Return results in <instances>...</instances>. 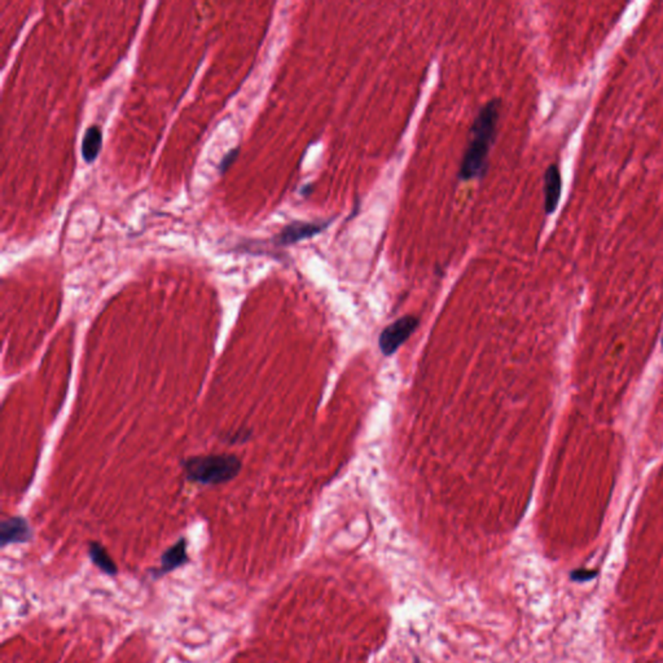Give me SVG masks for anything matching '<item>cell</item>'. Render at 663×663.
Listing matches in <instances>:
<instances>
[{
	"label": "cell",
	"instance_id": "cell-1",
	"mask_svg": "<svg viewBox=\"0 0 663 663\" xmlns=\"http://www.w3.org/2000/svg\"><path fill=\"white\" fill-rule=\"evenodd\" d=\"M502 100L491 99L480 109L470 127V139L460 163L459 179H481L489 170L490 151L498 133Z\"/></svg>",
	"mask_w": 663,
	"mask_h": 663
},
{
	"label": "cell",
	"instance_id": "cell-2",
	"mask_svg": "<svg viewBox=\"0 0 663 663\" xmlns=\"http://www.w3.org/2000/svg\"><path fill=\"white\" fill-rule=\"evenodd\" d=\"M187 480L199 484H227L243 469L240 457L232 454L192 456L181 461Z\"/></svg>",
	"mask_w": 663,
	"mask_h": 663
},
{
	"label": "cell",
	"instance_id": "cell-3",
	"mask_svg": "<svg viewBox=\"0 0 663 663\" xmlns=\"http://www.w3.org/2000/svg\"><path fill=\"white\" fill-rule=\"evenodd\" d=\"M418 324L416 316H404L386 327L379 336V349L385 355H391L407 341Z\"/></svg>",
	"mask_w": 663,
	"mask_h": 663
},
{
	"label": "cell",
	"instance_id": "cell-4",
	"mask_svg": "<svg viewBox=\"0 0 663 663\" xmlns=\"http://www.w3.org/2000/svg\"><path fill=\"white\" fill-rule=\"evenodd\" d=\"M332 220H322V222H304V220H294L286 224L275 236V243L280 247L293 245L306 238H311L324 229H327L331 224Z\"/></svg>",
	"mask_w": 663,
	"mask_h": 663
},
{
	"label": "cell",
	"instance_id": "cell-5",
	"mask_svg": "<svg viewBox=\"0 0 663 663\" xmlns=\"http://www.w3.org/2000/svg\"><path fill=\"white\" fill-rule=\"evenodd\" d=\"M33 539V529L22 516H12L0 523V544L6 548L10 544H24Z\"/></svg>",
	"mask_w": 663,
	"mask_h": 663
},
{
	"label": "cell",
	"instance_id": "cell-6",
	"mask_svg": "<svg viewBox=\"0 0 663 663\" xmlns=\"http://www.w3.org/2000/svg\"><path fill=\"white\" fill-rule=\"evenodd\" d=\"M187 540L186 538H180L177 543H174L171 547L162 553L161 561H160V568H152L153 578L158 579L170 574L171 571L179 568L180 566L186 565L190 561V556L187 552Z\"/></svg>",
	"mask_w": 663,
	"mask_h": 663
},
{
	"label": "cell",
	"instance_id": "cell-7",
	"mask_svg": "<svg viewBox=\"0 0 663 663\" xmlns=\"http://www.w3.org/2000/svg\"><path fill=\"white\" fill-rule=\"evenodd\" d=\"M562 190V178L557 165H550L544 174V210L553 214L559 206Z\"/></svg>",
	"mask_w": 663,
	"mask_h": 663
},
{
	"label": "cell",
	"instance_id": "cell-8",
	"mask_svg": "<svg viewBox=\"0 0 663 663\" xmlns=\"http://www.w3.org/2000/svg\"><path fill=\"white\" fill-rule=\"evenodd\" d=\"M103 148V133L99 126H91L85 130L82 140V157L87 163H92Z\"/></svg>",
	"mask_w": 663,
	"mask_h": 663
},
{
	"label": "cell",
	"instance_id": "cell-9",
	"mask_svg": "<svg viewBox=\"0 0 663 663\" xmlns=\"http://www.w3.org/2000/svg\"><path fill=\"white\" fill-rule=\"evenodd\" d=\"M88 556L96 568H100L106 575H117L118 566L114 562L104 546L97 541H91L88 546Z\"/></svg>",
	"mask_w": 663,
	"mask_h": 663
},
{
	"label": "cell",
	"instance_id": "cell-10",
	"mask_svg": "<svg viewBox=\"0 0 663 663\" xmlns=\"http://www.w3.org/2000/svg\"><path fill=\"white\" fill-rule=\"evenodd\" d=\"M596 577V570H588V568H577L570 574V578L574 582H587Z\"/></svg>",
	"mask_w": 663,
	"mask_h": 663
},
{
	"label": "cell",
	"instance_id": "cell-11",
	"mask_svg": "<svg viewBox=\"0 0 663 663\" xmlns=\"http://www.w3.org/2000/svg\"><path fill=\"white\" fill-rule=\"evenodd\" d=\"M238 152H240L238 148H234V149H231L229 152L226 153V154L223 156V158L219 162L218 166V170L220 174H224V172L228 170V167H229L234 162L236 161Z\"/></svg>",
	"mask_w": 663,
	"mask_h": 663
},
{
	"label": "cell",
	"instance_id": "cell-12",
	"mask_svg": "<svg viewBox=\"0 0 663 663\" xmlns=\"http://www.w3.org/2000/svg\"><path fill=\"white\" fill-rule=\"evenodd\" d=\"M250 430H237L236 433L234 434L232 438H228L224 442H228V443H240V442H245L249 438H250Z\"/></svg>",
	"mask_w": 663,
	"mask_h": 663
},
{
	"label": "cell",
	"instance_id": "cell-13",
	"mask_svg": "<svg viewBox=\"0 0 663 663\" xmlns=\"http://www.w3.org/2000/svg\"><path fill=\"white\" fill-rule=\"evenodd\" d=\"M662 342H663V340H662Z\"/></svg>",
	"mask_w": 663,
	"mask_h": 663
}]
</instances>
